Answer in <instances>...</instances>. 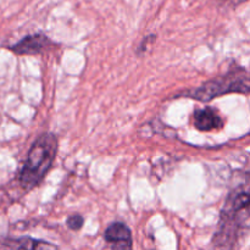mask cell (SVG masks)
I'll return each mask as SVG.
<instances>
[{
	"mask_svg": "<svg viewBox=\"0 0 250 250\" xmlns=\"http://www.w3.org/2000/svg\"><path fill=\"white\" fill-rule=\"evenodd\" d=\"M227 2H229V5H233V6H236V5L238 4H242V2L247 1V0H226Z\"/></svg>",
	"mask_w": 250,
	"mask_h": 250,
	"instance_id": "obj_9",
	"label": "cell"
},
{
	"mask_svg": "<svg viewBox=\"0 0 250 250\" xmlns=\"http://www.w3.org/2000/svg\"><path fill=\"white\" fill-rule=\"evenodd\" d=\"M249 190L248 183L229 193L225 207L220 214L219 229L214 237L215 247L232 248L242 232L248 229L249 220Z\"/></svg>",
	"mask_w": 250,
	"mask_h": 250,
	"instance_id": "obj_1",
	"label": "cell"
},
{
	"mask_svg": "<svg viewBox=\"0 0 250 250\" xmlns=\"http://www.w3.org/2000/svg\"><path fill=\"white\" fill-rule=\"evenodd\" d=\"M193 125L195 128L202 132H211L215 129H220L224 126L221 116L212 107H204L197 110L193 115Z\"/></svg>",
	"mask_w": 250,
	"mask_h": 250,
	"instance_id": "obj_5",
	"label": "cell"
},
{
	"mask_svg": "<svg viewBox=\"0 0 250 250\" xmlns=\"http://www.w3.org/2000/svg\"><path fill=\"white\" fill-rule=\"evenodd\" d=\"M249 76L246 68L233 67L229 68V72L225 75H220L212 80L208 81L200 87L194 89L186 90L181 93V97L192 98L198 102L208 103L221 95L229 94V93H241V94H248L249 87Z\"/></svg>",
	"mask_w": 250,
	"mask_h": 250,
	"instance_id": "obj_3",
	"label": "cell"
},
{
	"mask_svg": "<svg viewBox=\"0 0 250 250\" xmlns=\"http://www.w3.org/2000/svg\"><path fill=\"white\" fill-rule=\"evenodd\" d=\"M7 247L11 248H20V249H39V248H55L53 244L45 243L42 241H34L32 238H19L14 239L11 242H7Z\"/></svg>",
	"mask_w": 250,
	"mask_h": 250,
	"instance_id": "obj_7",
	"label": "cell"
},
{
	"mask_svg": "<svg viewBox=\"0 0 250 250\" xmlns=\"http://www.w3.org/2000/svg\"><path fill=\"white\" fill-rule=\"evenodd\" d=\"M53 45L50 39L43 34H31L22 38L19 43L10 46V50L17 55H36L43 53L45 49Z\"/></svg>",
	"mask_w": 250,
	"mask_h": 250,
	"instance_id": "obj_4",
	"label": "cell"
},
{
	"mask_svg": "<svg viewBox=\"0 0 250 250\" xmlns=\"http://www.w3.org/2000/svg\"><path fill=\"white\" fill-rule=\"evenodd\" d=\"M105 242L115 248L128 249L132 247V233L128 227L122 222H114L106 229L104 234Z\"/></svg>",
	"mask_w": 250,
	"mask_h": 250,
	"instance_id": "obj_6",
	"label": "cell"
},
{
	"mask_svg": "<svg viewBox=\"0 0 250 250\" xmlns=\"http://www.w3.org/2000/svg\"><path fill=\"white\" fill-rule=\"evenodd\" d=\"M83 226V217L81 215H72L67 219V227L72 231H78Z\"/></svg>",
	"mask_w": 250,
	"mask_h": 250,
	"instance_id": "obj_8",
	"label": "cell"
},
{
	"mask_svg": "<svg viewBox=\"0 0 250 250\" xmlns=\"http://www.w3.org/2000/svg\"><path fill=\"white\" fill-rule=\"evenodd\" d=\"M56 150L58 139L53 133H43L34 142L19 176V182L24 190H31L43 180L53 165Z\"/></svg>",
	"mask_w": 250,
	"mask_h": 250,
	"instance_id": "obj_2",
	"label": "cell"
}]
</instances>
